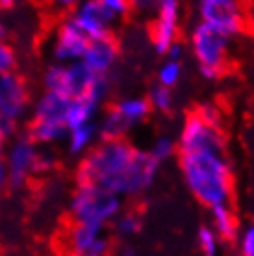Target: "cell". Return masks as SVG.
<instances>
[{"mask_svg":"<svg viewBox=\"0 0 254 256\" xmlns=\"http://www.w3.org/2000/svg\"><path fill=\"white\" fill-rule=\"evenodd\" d=\"M130 4H132V10H136V12L150 13L156 10L158 0H130Z\"/></svg>","mask_w":254,"mask_h":256,"instance_id":"31","label":"cell"},{"mask_svg":"<svg viewBox=\"0 0 254 256\" xmlns=\"http://www.w3.org/2000/svg\"><path fill=\"white\" fill-rule=\"evenodd\" d=\"M54 166H56V156L50 150H41L38 160V174L48 173L50 169H54Z\"/></svg>","mask_w":254,"mask_h":256,"instance_id":"29","label":"cell"},{"mask_svg":"<svg viewBox=\"0 0 254 256\" xmlns=\"http://www.w3.org/2000/svg\"><path fill=\"white\" fill-rule=\"evenodd\" d=\"M148 152H150V156L158 164H164V162L171 160L172 156H174V152H178L176 141L172 140L171 136H160V138L154 140L152 147H150Z\"/></svg>","mask_w":254,"mask_h":256,"instance_id":"23","label":"cell"},{"mask_svg":"<svg viewBox=\"0 0 254 256\" xmlns=\"http://www.w3.org/2000/svg\"><path fill=\"white\" fill-rule=\"evenodd\" d=\"M70 256H76V254H70Z\"/></svg>","mask_w":254,"mask_h":256,"instance_id":"38","label":"cell"},{"mask_svg":"<svg viewBox=\"0 0 254 256\" xmlns=\"http://www.w3.org/2000/svg\"><path fill=\"white\" fill-rule=\"evenodd\" d=\"M100 4L104 6V10L114 17L115 20L126 17L128 13L132 12V4L130 0H100Z\"/></svg>","mask_w":254,"mask_h":256,"instance_id":"26","label":"cell"},{"mask_svg":"<svg viewBox=\"0 0 254 256\" xmlns=\"http://www.w3.org/2000/svg\"><path fill=\"white\" fill-rule=\"evenodd\" d=\"M178 166L190 193L208 210L221 204H230L234 193V173L226 152L178 154Z\"/></svg>","mask_w":254,"mask_h":256,"instance_id":"2","label":"cell"},{"mask_svg":"<svg viewBox=\"0 0 254 256\" xmlns=\"http://www.w3.org/2000/svg\"><path fill=\"white\" fill-rule=\"evenodd\" d=\"M210 218H212V228L216 232L219 240H224V242H232L238 238V219H236V214L232 210L230 204H221L216 206L210 210Z\"/></svg>","mask_w":254,"mask_h":256,"instance_id":"19","label":"cell"},{"mask_svg":"<svg viewBox=\"0 0 254 256\" xmlns=\"http://www.w3.org/2000/svg\"><path fill=\"white\" fill-rule=\"evenodd\" d=\"M41 148L28 134L12 138L4 148V162L8 169V184L12 188H22L34 174H38V160Z\"/></svg>","mask_w":254,"mask_h":256,"instance_id":"8","label":"cell"},{"mask_svg":"<svg viewBox=\"0 0 254 256\" xmlns=\"http://www.w3.org/2000/svg\"><path fill=\"white\" fill-rule=\"evenodd\" d=\"M17 0H0V6L2 8H10V6H13Z\"/></svg>","mask_w":254,"mask_h":256,"instance_id":"36","label":"cell"},{"mask_svg":"<svg viewBox=\"0 0 254 256\" xmlns=\"http://www.w3.org/2000/svg\"><path fill=\"white\" fill-rule=\"evenodd\" d=\"M119 256H140V254H138V250L134 249V247L126 245V247H122V249H121V254H119Z\"/></svg>","mask_w":254,"mask_h":256,"instance_id":"34","label":"cell"},{"mask_svg":"<svg viewBox=\"0 0 254 256\" xmlns=\"http://www.w3.org/2000/svg\"><path fill=\"white\" fill-rule=\"evenodd\" d=\"M146 100L150 104V110L158 112V114H171L174 110V93H172V90L164 88V86L152 88Z\"/></svg>","mask_w":254,"mask_h":256,"instance_id":"20","label":"cell"},{"mask_svg":"<svg viewBox=\"0 0 254 256\" xmlns=\"http://www.w3.org/2000/svg\"><path fill=\"white\" fill-rule=\"evenodd\" d=\"M114 232L119 238H132L141 230V218L134 212H121L117 218L112 221Z\"/></svg>","mask_w":254,"mask_h":256,"instance_id":"21","label":"cell"},{"mask_svg":"<svg viewBox=\"0 0 254 256\" xmlns=\"http://www.w3.org/2000/svg\"><path fill=\"white\" fill-rule=\"evenodd\" d=\"M43 2L50 4L54 10H60V12H72L82 0H43Z\"/></svg>","mask_w":254,"mask_h":256,"instance_id":"30","label":"cell"},{"mask_svg":"<svg viewBox=\"0 0 254 256\" xmlns=\"http://www.w3.org/2000/svg\"><path fill=\"white\" fill-rule=\"evenodd\" d=\"M198 19L219 34L234 39L247 30L245 0H198Z\"/></svg>","mask_w":254,"mask_h":256,"instance_id":"7","label":"cell"},{"mask_svg":"<svg viewBox=\"0 0 254 256\" xmlns=\"http://www.w3.org/2000/svg\"><path fill=\"white\" fill-rule=\"evenodd\" d=\"M122 212V198L96 184H76L69 198L72 223L106 228Z\"/></svg>","mask_w":254,"mask_h":256,"instance_id":"4","label":"cell"},{"mask_svg":"<svg viewBox=\"0 0 254 256\" xmlns=\"http://www.w3.org/2000/svg\"><path fill=\"white\" fill-rule=\"evenodd\" d=\"M102 104H104V100L96 95H84L76 96V98H69L67 112H65L67 130L88 124V122H96V116L100 112Z\"/></svg>","mask_w":254,"mask_h":256,"instance_id":"17","label":"cell"},{"mask_svg":"<svg viewBox=\"0 0 254 256\" xmlns=\"http://www.w3.org/2000/svg\"><path fill=\"white\" fill-rule=\"evenodd\" d=\"M195 114H197L204 122H208L212 126L221 128L222 116H221V110L217 108L216 104H202V106H198V108L195 110Z\"/></svg>","mask_w":254,"mask_h":256,"instance_id":"27","label":"cell"},{"mask_svg":"<svg viewBox=\"0 0 254 256\" xmlns=\"http://www.w3.org/2000/svg\"><path fill=\"white\" fill-rule=\"evenodd\" d=\"M67 245L70 254L76 256H108L110 238L102 226L72 223L67 234Z\"/></svg>","mask_w":254,"mask_h":256,"instance_id":"14","label":"cell"},{"mask_svg":"<svg viewBox=\"0 0 254 256\" xmlns=\"http://www.w3.org/2000/svg\"><path fill=\"white\" fill-rule=\"evenodd\" d=\"M69 98L54 91H43L41 95L32 102V121L50 122L65 126V112H67ZM67 128V126H65Z\"/></svg>","mask_w":254,"mask_h":256,"instance_id":"16","label":"cell"},{"mask_svg":"<svg viewBox=\"0 0 254 256\" xmlns=\"http://www.w3.org/2000/svg\"><path fill=\"white\" fill-rule=\"evenodd\" d=\"M69 17L86 34L89 41L112 38L114 26L117 24V20L104 10L100 0H82L70 12Z\"/></svg>","mask_w":254,"mask_h":256,"instance_id":"12","label":"cell"},{"mask_svg":"<svg viewBox=\"0 0 254 256\" xmlns=\"http://www.w3.org/2000/svg\"><path fill=\"white\" fill-rule=\"evenodd\" d=\"M150 104L146 96H124L106 114L100 117V122H96L100 140H124L130 130L140 126L150 116Z\"/></svg>","mask_w":254,"mask_h":256,"instance_id":"6","label":"cell"},{"mask_svg":"<svg viewBox=\"0 0 254 256\" xmlns=\"http://www.w3.org/2000/svg\"><path fill=\"white\" fill-rule=\"evenodd\" d=\"M6 36H8V26L4 22V19L0 17V41H6Z\"/></svg>","mask_w":254,"mask_h":256,"instance_id":"35","label":"cell"},{"mask_svg":"<svg viewBox=\"0 0 254 256\" xmlns=\"http://www.w3.org/2000/svg\"><path fill=\"white\" fill-rule=\"evenodd\" d=\"M117 60H119V45L114 38H106L89 41L82 62L96 76H110V72L117 65Z\"/></svg>","mask_w":254,"mask_h":256,"instance_id":"15","label":"cell"},{"mask_svg":"<svg viewBox=\"0 0 254 256\" xmlns=\"http://www.w3.org/2000/svg\"><path fill=\"white\" fill-rule=\"evenodd\" d=\"M240 250H242L243 256L254 254V221L248 223L240 234Z\"/></svg>","mask_w":254,"mask_h":256,"instance_id":"28","label":"cell"},{"mask_svg":"<svg viewBox=\"0 0 254 256\" xmlns=\"http://www.w3.org/2000/svg\"><path fill=\"white\" fill-rule=\"evenodd\" d=\"M6 145H8V141L4 140V138H2V136H0V156H2V154H4V148H6Z\"/></svg>","mask_w":254,"mask_h":256,"instance_id":"37","label":"cell"},{"mask_svg":"<svg viewBox=\"0 0 254 256\" xmlns=\"http://www.w3.org/2000/svg\"><path fill=\"white\" fill-rule=\"evenodd\" d=\"M230 41L226 36L219 34L212 26L198 20L190 34V48L197 62L198 70L206 80H219L228 64Z\"/></svg>","mask_w":254,"mask_h":256,"instance_id":"5","label":"cell"},{"mask_svg":"<svg viewBox=\"0 0 254 256\" xmlns=\"http://www.w3.org/2000/svg\"><path fill=\"white\" fill-rule=\"evenodd\" d=\"M89 45V39L86 34L78 28L70 17L58 22L54 28L50 41V54L54 58V64H72L80 62L86 54V48Z\"/></svg>","mask_w":254,"mask_h":256,"instance_id":"11","label":"cell"},{"mask_svg":"<svg viewBox=\"0 0 254 256\" xmlns=\"http://www.w3.org/2000/svg\"><path fill=\"white\" fill-rule=\"evenodd\" d=\"M184 54H186V48L182 43H174V45L169 48V50L166 52V58L169 60H176V62H182V58H184Z\"/></svg>","mask_w":254,"mask_h":256,"instance_id":"32","label":"cell"},{"mask_svg":"<svg viewBox=\"0 0 254 256\" xmlns=\"http://www.w3.org/2000/svg\"><path fill=\"white\" fill-rule=\"evenodd\" d=\"M32 108V91L19 72L0 74V119L19 124Z\"/></svg>","mask_w":254,"mask_h":256,"instance_id":"10","label":"cell"},{"mask_svg":"<svg viewBox=\"0 0 254 256\" xmlns=\"http://www.w3.org/2000/svg\"><path fill=\"white\" fill-rule=\"evenodd\" d=\"M100 134H98V126L96 122H88V124H82V126L70 128L67 132V138H65V143H67V152L70 156H76V158H82L91 150V148L96 145Z\"/></svg>","mask_w":254,"mask_h":256,"instance_id":"18","label":"cell"},{"mask_svg":"<svg viewBox=\"0 0 254 256\" xmlns=\"http://www.w3.org/2000/svg\"><path fill=\"white\" fill-rule=\"evenodd\" d=\"M178 154L186 152H204V150H216L224 152L226 140L219 126H212L204 122L200 117L193 112L186 117L184 124L180 128V134L176 140Z\"/></svg>","mask_w":254,"mask_h":256,"instance_id":"9","label":"cell"},{"mask_svg":"<svg viewBox=\"0 0 254 256\" xmlns=\"http://www.w3.org/2000/svg\"><path fill=\"white\" fill-rule=\"evenodd\" d=\"M182 74H184L182 62L167 58L158 69V86H164V88L172 90V88H176L178 84H180Z\"/></svg>","mask_w":254,"mask_h":256,"instance_id":"22","label":"cell"},{"mask_svg":"<svg viewBox=\"0 0 254 256\" xmlns=\"http://www.w3.org/2000/svg\"><path fill=\"white\" fill-rule=\"evenodd\" d=\"M8 186V169H6V162H4V156H0V192Z\"/></svg>","mask_w":254,"mask_h":256,"instance_id":"33","label":"cell"},{"mask_svg":"<svg viewBox=\"0 0 254 256\" xmlns=\"http://www.w3.org/2000/svg\"><path fill=\"white\" fill-rule=\"evenodd\" d=\"M162 164L148 150L138 148L124 140H100L80 158L76 184H96L124 197H138L154 184Z\"/></svg>","mask_w":254,"mask_h":256,"instance_id":"1","label":"cell"},{"mask_svg":"<svg viewBox=\"0 0 254 256\" xmlns=\"http://www.w3.org/2000/svg\"><path fill=\"white\" fill-rule=\"evenodd\" d=\"M44 91H54L67 98H76L84 95H96L106 100L110 93L108 76H96L88 65L80 62L72 64H52L43 72Z\"/></svg>","mask_w":254,"mask_h":256,"instance_id":"3","label":"cell"},{"mask_svg":"<svg viewBox=\"0 0 254 256\" xmlns=\"http://www.w3.org/2000/svg\"><path fill=\"white\" fill-rule=\"evenodd\" d=\"M17 67V54L8 41H0V74L12 72Z\"/></svg>","mask_w":254,"mask_h":256,"instance_id":"25","label":"cell"},{"mask_svg":"<svg viewBox=\"0 0 254 256\" xmlns=\"http://www.w3.org/2000/svg\"><path fill=\"white\" fill-rule=\"evenodd\" d=\"M197 244L204 256H217L221 240H219V236L214 232L210 224H202L197 232Z\"/></svg>","mask_w":254,"mask_h":256,"instance_id":"24","label":"cell"},{"mask_svg":"<svg viewBox=\"0 0 254 256\" xmlns=\"http://www.w3.org/2000/svg\"><path fill=\"white\" fill-rule=\"evenodd\" d=\"M252 256H254V254H252Z\"/></svg>","mask_w":254,"mask_h":256,"instance_id":"39","label":"cell"},{"mask_svg":"<svg viewBox=\"0 0 254 256\" xmlns=\"http://www.w3.org/2000/svg\"><path fill=\"white\" fill-rule=\"evenodd\" d=\"M156 17L152 22V45L158 54L166 56V52L178 41V28H180V13L182 6L180 0H158L154 10Z\"/></svg>","mask_w":254,"mask_h":256,"instance_id":"13","label":"cell"}]
</instances>
